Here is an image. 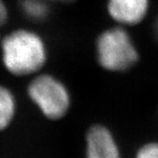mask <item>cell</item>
Returning a JSON list of instances; mask_svg holds the SVG:
<instances>
[{
    "instance_id": "obj_1",
    "label": "cell",
    "mask_w": 158,
    "mask_h": 158,
    "mask_svg": "<svg viewBox=\"0 0 158 158\" xmlns=\"http://www.w3.org/2000/svg\"><path fill=\"white\" fill-rule=\"evenodd\" d=\"M2 66L15 77H32L42 72L49 60L44 38L30 29H15L0 40Z\"/></svg>"
},
{
    "instance_id": "obj_2",
    "label": "cell",
    "mask_w": 158,
    "mask_h": 158,
    "mask_svg": "<svg viewBox=\"0 0 158 158\" xmlns=\"http://www.w3.org/2000/svg\"><path fill=\"white\" fill-rule=\"evenodd\" d=\"M95 59L102 70L126 73L139 61V51L127 28L119 25L99 33L94 45Z\"/></svg>"
},
{
    "instance_id": "obj_3",
    "label": "cell",
    "mask_w": 158,
    "mask_h": 158,
    "mask_svg": "<svg viewBox=\"0 0 158 158\" xmlns=\"http://www.w3.org/2000/svg\"><path fill=\"white\" fill-rule=\"evenodd\" d=\"M26 93L41 115L51 121L63 119L73 105L70 89L59 77L49 73L42 72L31 77Z\"/></svg>"
},
{
    "instance_id": "obj_4",
    "label": "cell",
    "mask_w": 158,
    "mask_h": 158,
    "mask_svg": "<svg viewBox=\"0 0 158 158\" xmlns=\"http://www.w3.org/2000/svg\"><path fill=\"white\" fill-rule=\"evenodd\" d=\"M85 158H122L117 138L108 126L97 123L88 129Z\"/></svg>"
},
{
    "instance_id": "obj_5",
    "label": "cell",
    "mask_w": 158,
    "mask_h": 158,
    "mask_svg": "<svg viewBox=\"0 0 158 158\" xmlns=\"http://www.w3.org/2000/svg\"><path fill=\"white\" fill-rule=\"evenodd\" d=\"M150 9V0H107V10L116 25L131 27L140 24Z\"/></svg>"
},
{
    "instance_id": "obj_6",
    "label": "cell",
    "mask_w": 158,
    "mask_h": 158,
    "mask_svg": "<svg viewBox=\"0 0 158 158\" xmlns=\"http://www.w3.org/2000/svg\"><path fill=\"white\" fill-rule=\"evenodd\" d=\"M18 114V100L10 87L0 83V132L13 125Z\"/></svg>"
},
{
    "instance_id": "obj_7",
    "label": "cell",
    "mask_w": 158,
    "mask_h": 158,
    "mask_svg": "<svg viewBox=\"0 0 158 158\" xmlns=\"http://www.w3.org/2000/svg\"><path fill=\"white\" fill-rule=\"evenodd\" d=\"M50 4L46 0H21L20 9L24 16L32 22H42L50 15Z\"/></svg>"
},
{
    "instance_id": "obj_8",
    "label": "cell",
    "mask_w": 158,
    "mask_h": 158,
    "mask_svg": "<svg viewBox=\"0 0 158 158\" xmlns=\"http://www.w3.org/2000/svg\"><path fill=\"white\" fill-rule=\"evenodd\" d=\"M133 158H158V141L147 142L140 146Z\"/></svg>"
},
{
    "instance_id": "obj_9",
    "label": "cell",
    "mask_w": 158,
    "mask_h": 158,
    "mask_svg": "<svg viewBox=\"0 0 158 158\" xmlns=\"http://www.w3.org/2000/svg\"><path fill=\"white\" fill-rule=\"evenodd\" d=\"M8 17H9L8 8L3 0H0V29L7 23Z\"/></svg>"
},
{
    "instance_id": "obj_10",
    "label": "cell",
    "mask_w": 158,
    "mask_h": 158,
    "mask_svg": "<svg viewBox=\"0 0 158 158\" xmlns=\"http://www.w3.org/2000/svg\"><path fill=\"white\" fill-rule=\"evenodd\" d=\"M49 3H63V4H69L75 0H46Z\"/></svg>"
},
{
    "instance_id": "obj_11",
    "label": "cell",
    "mask_w": 158,
    "mask_h": 158,
    "mask_svg": "<svg viewBox=\"0 0 158 158\" xmlns=\"http://www.w3.org/2000/svg\"><path fill=\"white\" fill-rule=\"evenodd\" d=\"M154 33H155V36L158 39V16L155 19V23H154Z\"/></svg>"
}]
</instances>
